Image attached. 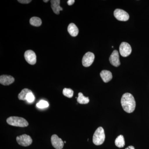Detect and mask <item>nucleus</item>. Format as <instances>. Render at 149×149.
<instances>
[{
  "label": "nucleus",
  "instance_id": "1",
  "mask_svg": "<svg viewBox=\"0 0 149 149\" xmlns=\"http://www.w3.org/2000/svg\"><path fill=\"white\" fill-rule=\"evenodd\" d=\"M121 104L123 110L128 113H131L135 110L136 101L133 96L130 93H126L123 95Z\"/></svg>",
  "mask_w": 149,
  "mask_h": 149
},
{
  "label": "nucleus",
  "instance_id": "2",
  "mask_svg": "<svg viewBox=\"0 0 149 149\" xmlns=\"http://www.w3.org/2000/svg\"><path fill=\"white\" fill-rule=\"evenodd\" d=\"M7 122L9 125L16 127H26L29 125L27 120L22 117L11 116L7 119Z\"/></svg>",
  "mask_w": 149,
  "mask_h": 149
},
{
  "label": "nucleus",
  "instance_id": "3",
  "mask_svg": "<svg viewBox=\"0 0 149 149\" xmlns=\"http://www.w3.org/2000/svg\"><path fill=\"white\" fill-rule=\"evenodd\" d=\"M105 139L104 131L102 127H99L95 131L93 136V142L96 146L103 143Z\"/></svg>",
  "mask_w": 149,
  "mask_h": 149
},
{
  "label": "nucleus",
  "instance_id": "4",
  "mask_svg": "<svg viewBox=\"0 0 149 149\" xmlns=\"http://www.w3.org/2000/svg\"><path fill=\"white\" fill-rule=\"evenodd\" d=\"M16 141L19 145L24 147L28 146L32 143V138L27 134H23L17 136L16 138Z\"/></svg>",
  "mask_w": 149,
  "mask_h": 149
},
{
  "label": "nucleus",
  "instance_id": "5",
  "mask_svg": "<svg viewBox=\"0 0 149 149\" xmlns=\"http://www.w3.org/2000/svg\"><path fill=\"white\" fill-rule=\"evenodd\" d=\"M114 16L119 21H126L129 19V15L125 11L120 9H116L114 11Z\"/></svg>",
  "mask_w": 149,
  "mask_h": 149
},
{
  "label": "nucleus",
  "instance_id": "6",
  "mask_svg": "<svg viewBox=\"0 0 149 149\" xmlns=\"http://www.w3.org/2000/svg\"><path fill=\"white\" fill-rule=\"evenodd\" d=\"M119 52L122 56L124 57L128 56L132 52L131 46L128 43L123 42L120 44L119 47Z\"/></svg>",
  "mask_w": 149,
  "mask_h": 149
},
{
  "label": "nucleus",
  "instance_id": "7",
  "mask_svg": "<svg viewBox=\"0 0 149 149\" xmlns=\"http://www.w3.org/2000/svg\"><path fill=\"white\" fill-rule=\"evenodd\" d=\"M95 56L93 53L88 52L83 56L82 59V63L83 66L88 67L93 64L95 60Z\"/></svg>",
  "mask_w": 149,
  "mask_h": 149
},
{
  "label": "nucleus",
  "instance_id": "8",
  "mask_svg": "<svg viewBox=\"0 0 149 149\" xmlns=\"http://www.w3.org/2000/svg\"><path fill=\"white\" fill-rule=\"evenodd\" d=\"M24 57L26 61L29 64L35 65L37 61V57L35 52L32 50H27L24 53Z\"/></svg>",
  "mask_w": 149,
  "mask_h": 149
},
{
  "label": "nucleus",
  "instance_id": "9",
  "mask_svg": "<svg viewBox=\"0 0 149 149\" xmlns=\"http://www.w3.org/2000/svg\"><path fill=\"white\" fill-rule=\"evenodd\" d=\"M51 142L53 146L56 149H62L64 146V142L56 134L51 137Z\"/></svg>",
  "mask_w": 149,
  "mask_h": 149
},
{
  "label": "nucleus",
  "instance_id": "10",
  "mask_svg": "<svg viewBox=\"0 0 149 149\" xmlns=\"http://www.w3.org/2000/svg\"><path fill=\"white\" fill-rule=\"evenodd\" d=\"M109 60L111 64L113 66L118 67L120 65L119 54L117 50L113 51L110 56Z\"/></svg>",
  "mask_w": 149,
  "mask_h": 149
},
{
  "label": "nucleus",
  "instance_id": "11",
  "mask_svg": "<svg viewBox=\"0 0 149 149\" xmlns=\"http://www.w3.org/2000/svg\"><path fill=\"white\" fill-rule=\"evenodd\" d=\"M14 81V78L10 75H2L0 76V83L2 85H9Z\"/></svg>",
  "mask_w": 149,
  "mask_h": 149
},
{
  "label": "nucleus",
  "instance_id": "12",
  "mask_svg": "<svg viewBox=\"0 0 149 149\" xmlns=\"http://www.w3.org/2000/svg\"><path fill=\"white\" fill-rule=\"evenodd\" d=\"M51 7L53 10L54 13L57 15L59 14L60 11L63 10V8L60 6V0H52L50 1Z\"/></svg>",
  "mask_w": 149,
  "mask_h": 149
},
{
  "label": "nucleus",
  "instance_id": "13",
  "mask_svg": "<svg viewBox=\"0 0 149 149\" xmlns=\"http://www.w3.org/2000/svg\"><path fill=\"white\" fill-rule=\"evenodd\" d=\"M100 76L104 83L109 82L112 78L111 72L109 70H103L100 72Z\"/></svg>",
  "mask_w": 149,
  "mask_h": 149
},
{
  "label": "nucleus",
  "instance_id": "14",
  "mask_svg": "<svg viewBox=\"0 0 149 149\" xmlns=\"http://www.w3.org/2000/svg\"><path fill=\"white\" fill-rule=\"evenodd\" d=\"M68 31L70 35L72 37H76L78 35L79 30L77 26L74 23H71L69 24L68 27Z\"/></svg>",
  "mask_w": 149,
  "mask_h": 149
},
{
  "label": "nucleus",
  "instance_id": "15",
  "mask_svg": "<svg viewBox=\"0 0 149 149\" xmlns=\"http://www.w3.org/2000/svg\"><path fill=\"white\" fill-rule=\"evenodd\" d=\"M116 146L119 148H123L125 145V140L124 137L122 135H120L117 137L115 141Z\"/></svg>",
  "mask_w": 149,
  "mask_h": 149
},
{
  "label": "nucleus",
  "instance_id": "16",
  "mask_svg": "<svg viewBox=\"0 0 149 149\" xmlns=\"http://www.w3.org/2000/svg\"><path fill=\"white\" fill-rule=\"evenodd\" d=\"M32 91L27 88L23 89L20 93L18 94L19 100H26V97L28 93H31Z\"/></svg>",
  "mask_w": 149,
  "mask_h": 149
},
{
  "label": "nucleus",
  "instance_id": "17",
  "mask_svg": "<svg viewBox=\"0 0 149 149\" xmlns=\"http://www.w3.org/2000/svg\"><path fill=\"white\" fill-rule=\"evenodd\" d=\"M78 97L77 98V102L80 104H87L89 102L90 100L88 97H85L81 93H78Z\"/></svg>",
  "mask_w": 149,
  "mask_h": 149
},
{
  "label": "nucleus",
  "instance_id": "18",
  "mask_svg": "<svg viewBox=\"0 0 149 149\" xmlns=\"http://www.w3.org/2000/svg\"><path fill=\"white\" fill-rule=\"evenodd\" d=\"M29 22L31 25L35 27H39L41 26L42 24V21L41 19L37 17H34L30 18Z\"/></svg>",
  "mask_w": 149,
  "mask_h": 149
},
{
  "label": "nucleus",
  "instance_id": "19",
  "mask_svg": "<svg viewBox=\"0 0 149 149\" xmlns=\"http://www.w3.org/2000/svg\"><path fill=\"white\" fill-rule=\"evenodd\" d=\"M73 93H74V92L72 89H70V88H65L63 91V95L69 98H72L73 97Z\"/></svg>",
  "mask_w": 149,
  "mask_h": 149
},
{
  "label": "nucleus",
  "instance_id": "20",
  "mask_svg": "<svg viewBox=\"0 0 149 149\" xmlns=\"http://www.w3.org/2000/svg\"><path fill=\"white\" fill-rule=\"evenodd\" d=\"M49 104L45 100H41L37 104V107L40 109H44L48 107Z\"/></svg>",
  "mask_w": 149,
  "mask_h": 149
},
{
  "label": "nucleus",
  "instance_id": "21",
  "mask_svg": "<svg viewBox=\"0 0 149 149\" xmlns=\"http://www.w3.org/2000/svg\"><path fill=\"white\" fill-rule=\"evenodd\" d=\"M35 97L32 92L28 93L26 97V100L29 102L31 103L34 101Z\"/></svg>",
  "mask_w": 149,
  "mask_h": 149
},
{
  "label": "nucleus",
  "instance_id": "22",
  "mask_svg": "<svg viewBox=\"0 0 149 149\" xmlns=\"http://www.w3.org/2000/svg\"><path fill=\"white\" fill-rule=\"evenodd\" d=\"M18 2L22 4H28L32 1L31 0H18Z\"/></svg>",
  "mask_w": 149,
  "mask_h": 149
},
{
  "label": "nucleus",
  "instance_id": "23",
  "mask_svg": "<svg viewBox=\"0 0 149 149\" xmlns=\"http://www.w3.org/2000/svg\"><path fill=\"white\" fill-rule=\"evenodd\" d=\"M75 1L74 0H68L67 1L68 4L69 6H71L74 3Z\"/></svg>",
  "mask_w": 149,
  "mask_h": 149
},
{
  "label": "nucleus",
  "instance_id": "24",
  "mask_svg": "<svg viewBox=\"0 0 149 149\" xmlns=\"http://www.w3.org/2000/svg\"><path fill=\"white\" fill-rule=\"evenodd\" d=\"M125 149H135V148H134V147L133 146H130L127 147V148H126Z\"/></svg>",
  "mask_w": 149,
  "mask_h": 149
},
{
  "label": "nucleus",
  "instance_id": "25",
  "mask_svg": "<svg viewBox=\"0 0 149 149\" xmlns=\"http://www.w3.org/2000/svg\"><path fill=\"white\" fill-rule=\"evenodd\" d=\"M49 0H46V1H45V0H44L43 1L44 2L47 3L48 2V1H49Z\"/></svg>",
  "mask_w": 149,
  "mask_h": 149
},
{
  "label": "nucleus",
  "instance_id": "26",
  "mask_svg": "<svg viewBox=\"0 0 149 149\" xmlns=\"http://www.w3.org/2000/svg\"><path fill=\"white\" fill-rule=\"evenodd\" d=\"M66 143V141H64V143Z\"/></svg>",
  "mask_w": 149,
  "mask_h": 149
}]
</instances>
